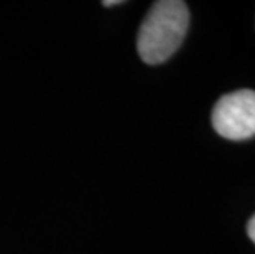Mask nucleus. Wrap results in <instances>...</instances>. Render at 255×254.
Masks as SVG:
<instances>
[{"mask_svg": "<svg viewBox=\"0 0 255 254\" xmlns=\"http://www.w3.org/2000/svg\"><path fill=\"white\" fill-rule=\"evenodd\" d=\"M189 26L188 5L181 0H160L151 5L137 35V50L146 64H160L175 53Z\"/></svg>", "mask_w": 255, "mask_h": 254, "instance_id": "nucleus-1", "label": "nucleus"}, {"mask_svg": "<svg viewBox=\"0 0 255 254\" xmlns=\"http://www.w3.org/2000/svg\"><path fill=\"white\" fill-rule=\"evenodd\" d=\"M214 131L229 140L255 137V91L239 89L216 102L213 116Z\"/></svg>", "mask_w": 255, "mask_h": 254, "instance_id": "nucleus-2", "label": "nucleus"}, {"mask_svg": "<svg viewBox=\"0 0 255 254\" xmlns=\"http://www.w3.org/2000/svg\"><path fill=\"white\" fill-rule=\"evenodd\" d=\"M247 235L249 238L252 240V243L255 245V215L249 220V225H247Z\"/></svg>", "mask_w": 255, "mask_h": 254, "instance_id": "nucleus-3", "label": "nucleus"}, {"mask_svg": "<svg viewBox=\"0 0 255 254\" xmlns=\"http://www.w3.org/2000/svg\"><path fill=\"white\" fill-rule=\"evenodd\" d=\"M119 3H122V2H119V0H112V2H102L104 7H112V5H119Z\"/></svg>", "mask_w": 255, "mask_h": 254, "instance_id": "nucleus-4", "label": "nucleus"}]
</instances>
